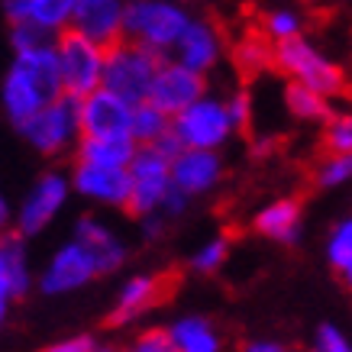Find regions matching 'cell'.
Here are the masks:
<instances>
[{"mask_svg":"<svg viewBox=\"0 0 352 352\" xmlns=\"http://www.w3.org/2000/svg\"><path fill=\"white\" fill-rule=\"evenodd\" d=\"M275 68L285 72L288 81L310 87V91H317L327 100L342 94V87H346V72L333 62L330 55H323L307 36H298L291 43L275 45Z\"/></svg>","mask_w":352,"mask_h":352,"instance_id":"277c9868","label":"cell"},{"mask_svg":"<svg viewBox=\"0 0 352 352\" xmlns=\"http://www.w3.org/2000/svg\"><path fill=\"white\" fill-rule=\"evenodd\" d=\"M233 62L243 75H256L268 65H275V45L268 43V36L262 30L245 32L243 39L233 45Z\"/></svg>","mask_w":352,"mask_h":352,"instance_id":"d4e9b609","label":"cell"},{"mask_svg":"<svg viewBox=\"0 0 352 352\" xmlns=\"http://www.w3.org/2000/svg\"><path fill=\"white\" fill-rule=\"evenodd\" d=\"M165 58H159L155 52L142 49L136 43H123L107 49V72H104V91L123 97L129 107L149 104L152 85L159 78V68Z\"/></svg>","mask_w":352,"mask_h":352,"instance_id":"3957f363","label":"cell"},{"mask_svg":"<svg viewBox=\"0 0 352 352\" xmlns=\"http://www.w3.org/2000/svg\"><path fill=\"white\" fill-rule=\"evenodd\" d=\"M171 58L182 62L184 68L197 72V75H207L223 58V32H220V26L214 20H207V16H194V23L188 26L184 39L178 43Z\"/></svg>","mask_w":352,"mask_h":352,"instance_id":"5bb4252c","label":"cell"},{"mask_svg":"<svg viewBox=\"0 0 352 352\" xmlns=\"http://www.w3.org/2000/svg\"><path fill=\"white\" fill-rule=\"evenodd\" d=\"M323 146L330 155H352V110H340L323 129Z\"/></svg>","mask_w":352,"mask_h":352,"instance_id":"f1b7e54d","label":"cell"},{"mask_svg":"<svg viewBox=\"0 0 352 352\" xmlns=\"http://www.w3.org/2000/svg\"><path fill=\"white\" fill-rule=\"evenodd\" d=\"M191 23L194 16L182 3H171V0H129L123 32H126V43H136L142 49L155 52L159 58H165L168 52L175 55V49L184 39Z\"/></svg>","mask_w":352,"mask_h":352,"instance_id":"7a4b0ae2","label":"cell"},{"mask_svg":"<svg viewBox=\"0 0 352 352\" xmlns=\"http://www.w3.org/2000/svg\"><path fill=\"white\" fill-rule=\"evenodd\" d=\"M68 194H72V175H62V171H45L39 175L36 182L30 184V191L23 194L20 207H16V233L23 239H30V236H39L45 226L52 223L58 210L65 207L68 201Z\"/></svg>","mask_w":352,"mask_h":352,"instance_id":"ba28073f","label":"cell"},{"mask_svg":"<svg viewBox=\"0 0 352 352\" xmlns=\"http://www.w3.org/2000/svg\"><path fill=\"white\" fill-rule=\"evenodd\" d=\"M226 256H230V239L226 236H214L191 256V268L197 275H214L217 268H223Z\"/></svg>","mask_w":352,"mask_h":352,"instance_id":"f546056e","label":"cell"},{"mask_svg":"<svg viewBox=\"0 0 352 352\" xmlns=\"http://www.w3.org/2000/svg\"><path fill=\"white\" fill-rule=\"evenodd\" d=\"M168 333L178 352H223V340H220L217 327L207 317H197V314L178 317L168 327Z\"/></svg>","mask_w":352,"mask_h":352,"instance_id":"603a6c76","label":"cell"},{"mask_svg":"<svg viewBox=\"0 0 352 352\" xmlns=\"http://www.w3.org/2000/svg\"><path fill=\"white\" fill-rule=\"evenodd\" d=\"M352 182V155H323L317 162V184L320 188H340Z\"/></svg>","mask_w":352,"mask_h":352,"instance_id":"1f68e13d","label":"cell"},{"mask_svg":"<svg viewBox=\"0 0 352 352\" xmlns=\"http://www.w3.org/2000/svg\"><path fill=\"white\" fill-rule=\"evenodd\" d=\"M188 204H191L188 194L178 191V188H171L168 197H165V207H162V217H182L184 210H188Z\"/></svg>","mask_w":352,"mask_h":352,"instance_id":"8d00e7d4","label":"cell"},{"mask_svg":"<svg viewBox=\"0 0 352 352\" xmlns=\"http://www.w3.org/2000/svg\"><path fill=\"white\" fill-rule=\"evenodd\" d=\"M220 178H223V159H220V152L184 149L178 159L171 162V182L188 197L207 194L210 188H217Z\"/></svg>","mask_w":352,"mask_h":352,"instance_id":"ac0fdd59","label":"cell"},{"mask_svg":"<svg viewBox=\"0 0 352 352\" xmlns=\"http://www.w3.org/2000/svg\"><path fill=\"white\" fill-rule=\"evenodd\" d=\"M72 191L94 204H104V207H129L133 178H129V171L91 168V165H78L75 162V168H72Z\"/></svg>","mask_w":352,"mask_h":352,"instance_id":"9a60e30c","label":"cell"},{"mask_svg":"<svg viewBox=\"0 0 352 352\" xmlns=\"http://www.w3.org/2000/svg\"><path fill=\"white\" fill-rule=\"evenodd\" d=\"M62 72H58V55L55 49H39V52L13 55L10 68L0 85V104L13 126H23L39 110L62 100Z\"/></svg>","mask_w":352,"mask_h":352,"instance_id":"6da1fadb","label":"cell"},{"mask_svg":"<svg viewBox=\"0 0 352 352\" xmlns=\"http://www.w3.org/2000/svg\"><path fill=\"white\" fill-rule=\"evenodd\" d=\"M327 262H330L340 275L352 268V217L340 220L327 236Z\"/></svg>","mask_w":352,"mask_h":352,"instance_id":"83f0119b","label":"cell"},{"mask_svg":"<svg viewBox=\"0 0 352 352\" xmlns=\"http://www.w3.org/2000/svg\"><path fill=\"white\" fill-rule=\"evenodd\" d=\"M129 178H133V197H129V214L133 217H152L162 214L165 197L175 188L171 182V162L162 159L152 146H139L136 162L129 165Z\"/></svg>","mask_w":352,"mask_h":352,"instance_id":"9c48e42d","label":"cell"},{"mask_svg":"<svg viewBox=\"0 0 352 352\" xmlns=\"http://www.w3.org/2000/svg\"><path fill=\"white\" fill-rule=\"evenodd\" d=\"M32 288L30 256H26V239L20 233L0 239V314L7 317L10 304L26 298Z\"/></svg>","mask_w":352,"mask_h":352,"instance_id":"2e32d148","label":"cell"},{"mask_svg":"<svg viewBox=\"0 0 352 352\" xmlns=\"http://www.w3.org/2000/svg\"><path fill=\"white\" fill-rule=\"evenodd\" d=\"M342 281H346V288L352 291V268H349V272H346V275H342Z\"/></svg>","mask_w":352,"mask_h":352,"instance_id":"7bdbcfd3","label":"cell"},{"mask_svg":"<svg viewBox=\"0 0 352 352\" xmlns=\"http://www.w3.org/2000/svg\"><path fill=\"white\" fill-rule=\"evenodd\" d=\"M162 298V278L159 275H133L123 281V288L117 294V307L110 310V323H123L142 317L149 307H155Z\"/></svg>","mask_w":352,"mask_h":352,"instance_id":"7402d4cb","label":"cell"},{"mask_svg":"<svg viewBox=\"0 0 352 352\" xmlns=\"http://www.w3.org/2000/svg\"><path fill=\"white\" fill-rule=\"evenodd\" d=\"M204 97H207V81H204V75L184 68V65L175 62V58H165L159 68V78H155V85H152L149 104H155L162 113H168V117L175 120V117H182L188 107H194L197 100H204Z\"/></svg>","mask_w":352,"mask_h":352,"instance_id":"30bf717a","label":"cell"},{"mask_svg":"<svg viewBox=\"0 0 352 352\" xmlns=\"http://www.w3.org/2000/svg\"><path fill=\"white\" fill-rule=\"evenodd\" d=\"M171 133V117L162 113L155 104H139L133 110V133L136 146H155L159 139H165Z\"/></svg>","mask_w":352,"mask_h":352,"instance_id":"484cf974","label":"cell"},{"mask_svg":"<svg viewBox=\"0 0 352 352\" xmlns=\"http://www.w3.org/2000/svg\"><path fill=\"white\" fill-rule=\"evenodd\" d=\"M26 142L43 155H62L65 149H72L81 142V100L75 97H62L39 110L32 120H26L23 126H16Z\"/></svg>","mask_w":352,"mask_h":352,"instance_id":"8992f818","label":"cell"},{"mask_svg":"<svg viewBox=\"0 0 352 352\" xmlns=\"http://www.w3.org/2000/svg\"><path fill=\"white\" fill-rule=\"evenodd\" d=\"M139 146L133 136H110V139H81L75 146L78 165H91V168H107V171H129L136 162Z\"/></svg>","mask_w":352,"mask_h":352,"instance_id":"ffe728a7","label":"cell"},{"mask_svg":"<svg viewBox=\"0 0 352 352\" xmlns=\"http://www.w3.org/2000/svg\"><path fill=\"white\" fill-rule=\"evenodd\" d=\"M139 230H142V236H146L149 243H155L159 236H165V217H162V214L142 217V220H139Z\"/></svg>","mask_w":352,"mask_h":352,"instance_id":"f35d334b","label":"cell"},{"mask_svg":"<svg viewBox=\"0 0 352 352\" xmlns=\"http://www.w3.org/2000/svg\"><path fill=\"white\" fill-rule=\"evenodd\" d=\"M97 340L87 336V333H78V336H65V340H55L49 346H43L39 352H94Z\"/></svg>","mask_w":352,"mask_h":352,"instance_id":"d590c367","label":"cell"},{"mask_svg":"<svg viewBox=\"0 0 352 352\" xmlns=\"http://www.w3.org/2000/svg\"><path fill=\"white\" fill-rule=\"evenodd\" d=\"M0 220H3V223H10L13 217H10V204L7 201H0Z\"/></svg>","mask_w":352,"mask_h":352,"instance_id":"60d3db41","label":"cell"},{"mask_svg":"<svg viewBox=\"0 0 352 352\" xmlns=\"http://www.w3.org/2000/svg\"><path fill=\"white\" fill-rule=\"evenodd\" d=\"M91 278H97V265L91 252L81 243L68 239L52 252V258L45 262L43 275H39V291L43 294H72V291L85 288Z\"/></svg>","mask_w":352,"mask_h":352,"instance_id":"8fae6325","label":"cell"},{"mask_svg":"<svg viewBox=\"0 0 352 352\" xmlns=\"http://www.w3.org/2000/svg\"><path fill=\"white\" fill-rule=\"evenodd\" d=\"M285 107L294 120H304V123H330L336 117V110L330 107V100L320 97L317 91H310L304 85H294L288 81L285 85Z\"/></svg>","mask_w":352,"mask_h":352,"instance_id":"cb8c5ba5","label":"cell"},{"mask_svg":"<svg viewBox=\"0 0 352 352\" xmlns=\"http://www.w3.org/2000/svg\"><path fill=\"white\" fill-rule=\"evenodd\" d=\"M262 32L268 36L272 45L291 43V39L304 36V16H300L294 7H272V10H265V16H262Z\"/></svg>","mask_w":352,"mask_h":352,"instance_id":"4316f807","label":"cell"},{"mask_svg":"<svg viewBox=\"0 0 352 352\" xmlns=\"http://www.w3.org/2000/svg\"><path fill=\"white\" fill-rule=\"evenodd\" d=\"M94 352H117V349H113V346H104V342H97V349Z\"/></svg>","mask_w":352,"mask_h":352,"instance_id":"b9f144b4","label":"cell"},{"mask_svg":"<svg viewBox=\"0 0 352 352\" xmlns=\"http://www.w3.org/2000/svg\"><path fill=\"white\" fill-rule=\"evenodd\" d=\"M171 133L182 139L184 149H201V152H220L236 133L226 100L220 97H204L194 107H188L182 117L171 120Z\"/></svg>","mask_w":352,"mask_h":352,"instance_id":"52a82bcc","label":"cell"},{"mask_svg":"<svg viewBox=\"0 0 352 352\" xmlns=\"http://www.w3.org/2000/svg\"><path fill=\"white\" fill-rule=\"evenodd\" d=\"M72 239L91 252L97 275H110V272L123 268V262H126V243L120 239V233H113L107 223H100L94 217H81L75 223V236Z\"/></svg>","mask_w":352,"mask_h":352,"instance_id":"d6986e66","label":"cell"},{"mask_svg":"<svg viewBox=\"0 0 352 352\" xmlns=\"http://www.w3.org/2000/svg\"><path fill=\"white\" fill-rule=\"evenodd\" d=\"M133 110L123 97L110 91H97L81 100V139H110L133 133Z\"/></svg>","mask_w":352,"mask_h":352,"instance_id":"4fadbf2b","label":"cell"},{"mask_svg":"<svg viewBox=\"0 0 352 352\" xmlns=\"http://www.w3.org/2000/svg\"><path fill=\"white\" fill-rule=\"evenodd\" d=\"M72 13L75 0H7L3 16L10 26H36L52 36L72 30Z\"/></svg>","mask_w":352,"mask_h":352,"instance_id":"e0dca14e","label":"cell"},{"mask_svg":"<svg viewBox=\"0 0 352 352\" xmlns=\"http://www.w3.org/2000/svg\"><path fill=\"white\" fill-rule=\"evenodd\" d=\"M120 352H178L175 342H171V333L162 330V327H152V330H142L136 340L129 342L126 349Z\"/></svg>","mask_w":352,"mask_h":352,"instance_id":"d6a6232c","label":"cell"},{"mask_svg":"<svg viewBox=\"0 0 352 352\" xmlns=\"http://www.w3.org/2000/svg\"><path fill=\"white\" fill-rule=\"evenodd\" d=\"M310 352H352V342L346 340V333L333 323H320L314 333V349Z\"/></svg>","mask_w":352,"mask_h":352,"instance_id":"836d02e7","label":"cell"},{"mask_svg":"<svg viewBox=\"0 0 352 352\" xmlns=\"http://www.w3.org/2000/svg\"><path fill=\"white\" fill-rule=\"evenodd\" d=\"M123 20H126V3L120 0H75L72 30L104 49H113L126 39Z\"/></svg>","mask_w":352,"mask_h":352,"instance_id":"7c38bea8","label":"cell"},{"mask_svg":"<svg viewBox=\"0 0 352 352\" xmlns=\"http://www.w3.org/2000/svg\"><path fill=\"white\" fill-rule=\"evenodd\" d=\"M243 352H291V349L278 340H252L243 346Z\"/></svg>","mask_w":352,"mask_h":352,"instance_id":"ab89813d","label":"cell"},{"mask_svg":"<svg viewBox=\"0 0 352 352\" xmlns=\"http://www.w3.org/2000/svg\"><path fill=\"white\" fill-rule=\"evenodd\" d=\"M226 110H230V120H233L236 129H245L249 126V120H252V97L249 91H233V94L226 97Z\"/></svg>","mask_w":352,"mask_h":352,"instance_id":"e575fe53","label":"cell"},{"mask_svg":"<svg viewBox=\"0 0 352 352\" xmlns=\"http://www.w3.org/2000/svg\"><path fill=\"white\" fill-rule=\"evenodd\" d=\"M55 55H58L65 97L87 100L91 94H97L104 87V72H107V49L104 45H97L81 32L68 30L58 36Z\"/></svg>","mask_w":352,"mask_h":352,"instance_id":"5b68a950","label":"cell"},{"mask_svg":"<svg viewBox=\"0 0 352 352\" xmlns=\"http://www.w3.org/2000/svg\"><path fill=\"white\" fill-rule=\"evenodd\" d=\"M258 236H268L275 243H298L300 236V201L298 197H278L268 201L265 207H258V214L252 217Z\"/></svg>","mask_w":352,"mask_h":352,"instance_id":"44dd1931","label":"cell"},{"mask_svg":"<svg viewBox=\"0 0 352 352\" xmlns=\"http://www.w3.org/2000/svg\"><path fill=\"white\" fill-rule=\"evenodd\" d=\"M58 36L36 26H10V52L23 55V52H39V49H55Z\"/></svg>","mask_w":352,"mask_h":352,"instance_id":"4dcf8cb0","label":"cell"},{"mask_svg":"<svg viewBox=\"0 0 352 352\" xmlns=\"http://www.w3.org/2000/svg\"><path fill=\"white\" fill-rule=\"evenodd\" d=\"M152 149L159 152L162 159L175 162V159H178V155H182V152H184V146H182V139L175 136V133H168V136H165V139H159V142H155V146H152Z\"/></svg>","mask_w":352,"mask_h":352,"instance_id":"74e56055","label":"cell"}]
</instances>
